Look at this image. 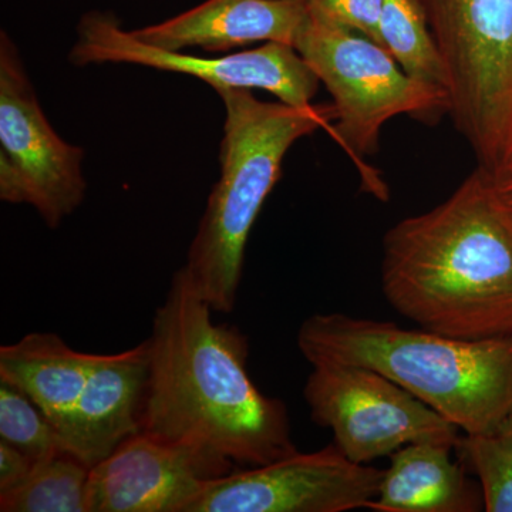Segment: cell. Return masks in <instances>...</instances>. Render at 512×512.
<instances>
[{
  "label": "cell",
  "mask_w": 512,
  "mask_h": 512,
  "mask_svg": "<svg viewBox=\"0 0 512 512\" xmlns=\"http://www.w3.org/2000/svg\"><path fill=\"white\" fill-rule=\"evenodd\" d=\"M184 268L156 309L141 431L214 451L237 467L296 453L288 410L248 373L247 336L215 323Z\"/></svg>",
  "instance_id": "obj_1"
},
{
  "label": "cell",
  "mask_w": 512,
  "mask_h": 512,
  "mask_svg": "<svg viewBox=\"0 0 512 512\" xmlns=\"http://www.w3.org/2000/svg\"><path fill=\"white\" fill-rule=\"evenodd\" d=\"M380 272L386 301L421 329L512 336V218L480 167L433 210L387 231Z\"/></svg>",
  "instance_id": "obj_2"
},
{
  "label": "cell",
  "mask_w": 512,
  "mask_h": 512,
  "mask_svg": "<svg viewBox=\"0 0 512 512\" xmlns=\"http://www.w3.org/2000/svg\"><path fill=\"white\" fill-rule=\"evenodd\" d=\"M306 362L369 367L426 403L464 434L512 416V336L461 339L396 323L315 313L302 323Z\"/></svg>",
  "instance_id": "obj_3"
},
{
  "label": "cell",
  "mask_w": 512,
  "mask_h": 512,
  "mask_svg": "<svg viewBox=\"0 0 512 512\" xmlns=\"http://www.w3.org/2000/svg\"><path fill=\"white\" fill-rule=\"evenodd\" d=\"M225 106L221 175L212 188L184 271L217 313L237 305L251 229L281 178L282 163L299 138L336 120L333 104L298 107L256 99L252 90L218 92Z\"/></svg>",
  "instance_id": "obj_4"
},
{
  "label": "cell",
  "mask_w": 512,
  "mask_h": 512,
  "mask_svg": "<svg viewBox=\"0 0 512 512\" xmlns=\"http://www.w3.org/2000/svg\"><path fill=\"white\" fill-rule=\"evenodd\" d=\"M295 49L329 90L338 120L332 136L357 164L376 153L394 117L436 124L450 114L447 90L414 79L375 40L309 9Z\"/></svg>",
  "instance_id": "obj_5"
},
{
  "label": "cell",
  "mask_w": 512,
  "mask_h": 512,
  "mask_svg": "<svg viewBox=\"0 0 512 512\" xmlns=\"http://www.w3.org/2000/svg\"><path fill=\"white\" fill-rule=\"evenodd\" d=\"M447 73L450 116L493 174L512 144V0H420Z\"/></svg>",
  "instance_id": "obj_6"
},
{
  "label": "cell",
  "mask_w": 512,
  "mask_h": 512,
  "mask_svg": "<svg viewBox=\"0 0 512 512\" xmlns=\"http://www.w3.org/2000/svg\"><path fill=\"white\" fill-rule=\"evenodd\" d=\"M83 148L64 141L49 123L18 47L0 36V198L29 204L57 228L79 208L87 183Z\"/></svg>",
  "instance_id": "obj_7"
},
{
  "label": "cell",
  "mask_w": 512,
  "mask_h": 512,
  "mask_svg": "<svg viewBox=\"0 0 512 512\" xmlns=\"http://www.w3.org/2000/svg\"><path fill=\"white\" fill-rule=\"evenodd\" d=\"M312 420L332 431L333 444L357 464L419 441L456 446L460 430L392 379L369 367L312 365L303 387Z\"/></svg>",
  "instance_id": "obj_8"
},
{
  "label": "cell",
  "mask_w": 512,
  "mask_h": 512,
  "mask_svg": "<svg viewBox=\"0 0 512 512\" xmlns=\"http://www.w3.org/2000/svg\"><path fill=\"white\" fill-rule=\"evenodd\" d=\"M76 66L127 63L151 69L188 74L210 84L217 92L227 89L265 90L291 106H311L319 79L295 47L269 42L258 49L204 59L183 52L158 49L121 28L109 13L84 15L77 42L70 52Z\"/></svg>",
  "instance_id": "obj_9"
},
{
  "label": "cell",
  "mask_w": 512,
  "mask_h": 512,
  "mask_svg": "<svg viewBox=\"0 0 512 512\" xmlns=\"http://www.w3.org/2000/svg\"><path fill=\"white\" fill-rule=\"evenodd\" d=\"M383 470L350 461L335 444L234 470L202 488L185 512H345L367 508Z\"/></svg>",
  "instance_id": "obj_10"
},
{
  "label": "cell",
  "mask_w": 512,
  "mask_h": 512,
  "mask_svg": "<svg viewBox=\"0 0 512 512\" xmlns=\"http://www.w3.org/2000/svg\"><path fill=\"white\" fill-rule=\"evenodd\" d=\"M234 470L207 448L140 431L90 468L87 512H185L205 485Z\"/></svg>",
  "instance_id": "obj_11"
},
{
  "label": "cell",
  "mask_w": 512,
  "mask_h": 512,
  "mask_svg": "<svg viewBox=\"0 0 512 512\" xmlns=\"http://www.w3.org/2000/svg\"><path fill=\"white\" fill-rule=\"evenodd\" d=\"M148 375V339L124 352L97 355L64 430V453L92 468L140 433Z\"/></svg>",
  "instance_id": "obj_12"
},
{
  "label": "cell",
  "mask_w": 512,
  "mask_h": 512,
  "mask_svg": "<svg viewBox=\"0 0 512 512\" xmlns=\"http://www.w3.org/2000/svg\"><path fill=\"white\" fill-rule=\"evenodd\" d=\"M306 20L305 0H207L133 33L141 42L171 52L198 47L220 53L258 42L295 47Z\"/></svg>",
  "instance_id": "obj_13"
},
{
  "label": "cell",
  "mask_w": 512,
  "mask_h": 512,
  "mask_svg": "<svg viewBox=\"0 0 512 512\" xmlns=\"http://www.w3.org/2000/svg\"><path fill=\"white\" fill-rule=\"evenodd\" d=\"M456 446L419 441L394 451L383 470L375 500L379 512H474L484 507L483 493L466 476L463 463L451 458Z\"/></svg>",
  "instance_id": "obj_14"
},
{
  "label": "cell",
  "mask_w": 512,
  "mask_h": 512,
  "mask_svg": "<svg viewBox=\"0 0 512 512\" xmlns=\"http://www.w3.org/2000/svg\"><path fill=\"white\" fill-rule=\"evenodd\" d=\"M96 357L73 349L56 333H28L0 348V382L25 393L62 440Z\"/></svg>",
  "instance_id": "obj_15"
},
{
  "label": "cell",
  "mask_w": 512,
  "mask_h": 512,
  "mask_svg": "<svg viewBox=\"0 0 512 512\" xmlns=\"http://www.w3.org/2000/svg\"><path fill=\"white\" fill-rule=\"evenodd\" d=\"M379 35L404 72L447 90L446 67L420 0H384Z\"/></svg>",
  "instance_id": "obj_16"
},
{
  "label": "cell",
  "mask_w": 512,
  "mask_h": 512,
  "mask_svg": "<svg viewBox=\"0 0 512 512\" xmlns=\"http://www.w3.org/2000/svg\"><path fill=\"white\" fill-rule=\"evenodd\" d=\"M90 467L67 453L37 461L29 476L0 493L2 512H87Z\"/></svg>",
  "instance_id": "obj_17"
},
{
  "label": "cell",
  "mask_w": 512,
  "mask_h": 512,
  "mask_svg": "<svg viewBox=\"0 0 512 512\" xmlns=\"http://www.w3.org/2000/svg\"><path fill=\"white\" fill-rule=\"evenodd\" d=\"M461 461L474 471L488 512H512V416L497 429L458 437Z\"/></svg>",
  "instance_id": "obj_18"
},
{
  "label": "cell",
  "mask_w": 512,
  "mask_h": 512,
  "mask_svg": "<svg viewBox=\"0 0 512 512\" xmlns=\"http://www.w3.org/2000/svg\"><path fill=\"white\" fill-rule=\"evenodd\" d=\"M0 440L37 461L64 453L62 440L46 414L25 393L0 382Z\"/></svg>",
  "instance_id": "obj_19"
},
{
  "label": "cell",
  "mask_w": 512,
  "mask_h": 512,
  "mask_svg": "<svg viewBox=\"0 0 512 512\" xmlns=\"http://www.w3.org/2000/svg\"><path fill=\"white\" fill-rule=\"evenodd\" d=\"M309 12L355 30L380 45L379 23L384 0H305Z\"/></svg>",
  "instance_id": "obj_20"
},
{
  "label": "cell",
  "mask_w": 512,
  "mask_h": 512,
  "mask_svg": "<svg viewBox=\"0 0 512 512\" xmlns=\"http://www.w3.org/2000/svg\"><path fill=\"white\" fill-rule=\"evenodd\" d=\"M35 461L19 448L0 440V493L12 490L29 476Z\"/></svg>",
  "instance_id": "obj_21"
},
{
  "label": "cell",
  "mask_w": 512,
  "mask_h": 512,
  "mask_svg": "<svg viewBox=\"0 0 512 512\" xmlns=\"http://www.w3.org/2000/svg\"><path fill=\"white\" fill-rule=\"evenodd\" d=\"M488 178H490L491 185H493L495 195H497L498 200H500L501 204H503V207L512 218V175L501 178H491L490 175H488Z\"/></svg>",
  "instance_id": "obj_22"
},
{
  "label": "cell",
  "mask_w": 512,
  "mask_h": 512,
  "mask_svg": "<svg viewBox=\"0 0 512 512\" xmlns=\"http://www.w3.org/2000/svg\"><path fill=\"white\" fill-rule=\"evenodd\" d=\"M488 175H490L491 178H501L507 177V175H512V144L510 148H508L503 161H501L500 167H498L493 174Z\"/></svg>",
  "instance_id": "obj_23"
}]
</instances>
